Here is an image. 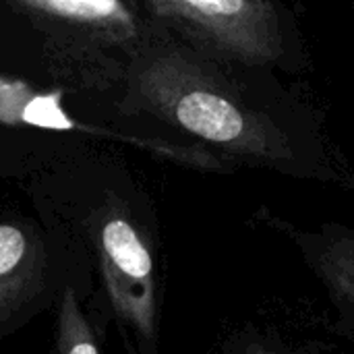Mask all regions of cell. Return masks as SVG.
I'll return each instance as SVG.
<instances>
[{"label":"cell","instance_id":"5b68a950","mask_svg":"<svg viewBox=\"0 0 354 354\" xmlns=\"http://www.w3.org/2000/svg\"><path fill=\"white\" fill-rule=\"evenodd\" d=\"M266 220L268 226H274L292 243L303 263L326 290L336 313V328L354 340V228L338 222L303 228L270 214Z\"/></svg>","mask_w":354,"mask_h":354},{"label":"cell","instance_id":"277c9868","mask_svg":"<svg viewBox=\"0 0 354 354\" xmlns=\"http://www.w3.org/2000/svg\"><path fill=\"white\" fill-rule=\"evenodd\" d=\"M100 274L116 319L137 354H158L160 295L156 239L133 203L110 195L91 218Z\"/></svg>","mask_w":354,"mask_h":354},{"label":"cell","instance_id":"ba28073f","mask_svg":"<svg viewBox=\"0 0 354 354\" xmlns=\"http://www.w3.org/2000/svg\"><path fill=\"white\" fill-rule=\"evenodd\" d=\"M54 354H100L93 330L89 328L71 288L62 292L58 307Z\"/></svg>","mask_w":354,"mask_h":354},{"label":"cell","instance_id":"8992f818","mask_svg":"<svg viewBox=\"0 0 354 354\" xmlns=\"http://www.w3.org/2000/svg\"><path fill=\"white\" fill-rule=\"evenodd\" d=\"M0 124L8 127H35V129H50V131H71V133H85L91 137H106L112 141H122L127 145H135L143 151H149L158 158L174 162L187 168V162L180 151L174 147L147 139L139 133H127L118 129L106 127H91L81 120H75L62 108V91H41L31 83L19 77L0 75Z\"/></svg>","mask_w":354,"mask_h":354},{"label":"cell","instance_id":"7a4b0ae2","mask_svg":"<svg viewBox=\"0 0 354 354\" xmlns=\"http://www.w3.org/2000/svg\"><path fill=\"white\" fill-rule=\"evenodd\" d=\"M145 17L178 41L216 60L303 73L305 37L290 6L274 0H145Z\"/></svg>","mask_w":354,"mask_h":354},{"label":"cell","instance_id":"6da1fadb","mask_svg":"<svg viewBox=\"0 0 354 354\" xmlns=\"http://www.w3.org/2000/svg\"><path fill=\"white\" fill-rule=\"evenodd\" d=\"M151 23V21H149ZM118 85V110L156 127L193 170H268L354 189V170L324 116L276 73L205 56L151 23Z\"/></svg>","mask_w":354,"mask_h":354},{"label":"cell","instance_id":"9c48e42d","mask_svg":"<svg viewBox=\"0 0 354 354\" xmlns=\"http://www.w3.org/2000/svg\"><path fill=\"white\" fill-rule=\"evenodd\" d=\"M222 354H319L307 344L286 340L274 330L243 328L224 344Z\"/></svg>","mask_w":354,"mask_h":354},{"label":"cell","instance_id":"3957f363","mask_svg":"<svg viewBox=\"0 0 354 354\" xmlns=\"http://www.w3.org/2000/svg\"><path fill=\"white\" fill-rule=\"evenodd\" d=\"M37 31L56 79L97 89L118 87L129 58L151 23L120 0H19L12 4Z\"/></svg>","mask_w":354,"mask_h":354},{"label":"cell","instance_id":"52a82bcc","mask_svg":"<svg viewBox=\"0 0 354 354\" xmlns=\"http://www.w3.org/2000/svg\"><path fill=\"white\" fill-rule=\"evenodd\" d=\"M48 284V255L39 236L23 224H0V332L15 326Z\"/></svg>","mask_w":354,"mask_h":354}]
</instances>
